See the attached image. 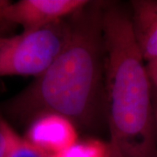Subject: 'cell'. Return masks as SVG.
<instances>
[{"mask_svg": "<svg viewBox=\"0 0 157 157\" xmlns=\"http://www.w3.org/2000/svg\"><path fill=\"white\" fill-rule=\"evenodd\" d=\"M104 6L90 1L68 17L69 33L63 49L33 82L6 102L4 109L10 117L31 122L52 113L75 125L95 126L106 108Z\"/></svg>", "mask_w": 157, "mask_h": 157, "instance_id": "cell-1", "label": "cell"}, {"mask_svg": "<svg viewBox=\"0 0 157 157\" xmlns=\"http://www.w3.org/2000/svg\"><path fill=\"white\" fill-rule=\"evenodd\" d=\"M102 25L110 141L123 157H156L153 86L130 14L105 5Z\"/></svg>", "mask_w": 157, "mask_h": 157, "instance_id": "cell-2", "label": "cell"}, {"mask_svg": "<svg viewBox=\"0 0 157 157\" xmlns=\"http://www.w3.org/2000/svg\"><path fill=\"white\" fill-rule=\"evenodd\" d=\"M68 17L46 27L12 37H0V76L38 77L63 49Z\"/></svg>", "mask_w": 157, "mask_h": 157, "instance_id": "cell-3", "label": "cell"}, {"mask_svg": "<svg viewBox=\"0 0 157 157\" xmlns=\"http://www.w3.org/2000/svg\"><path fill=\"white\" fill-rule=\"evenodd\" d=\"M89 3L87 0L1 1L0 21L19 25L23 33H30L65 19Z\"/></svg>", "mask_w": 157, "mask_h": 157, "instance_id": "cell-4", "label": "cell"}, {"mask_svg": "<svg viewBox=\"0 0 157 157\" xmlns=\"http://www.w3.org/2000/svg\"><path fill=\"white\" fill-rule=\"evenodd\" d=\"M25 138L42 151L56 156L78 141L76 125L58 113H44L29 123Z\"/></svg>", "mask_w": 157, "mask_h": 157, "instance_id": "cell-5", "label": "cell"}, {"mask_svg": "<svg viewBox=\"0 0 157 157\" xmlns=\"http://www.w3.org/2000/svg\"><path fill=\"white\" fill-rule=\"evenodd\" d=\"M135 39L145 61L157 59V0L131 2Z\"/></svg>", "mask_w": 157, "mask_h": 157, "instance_id": "cell-6", "label": "cell"}, {"mask_svg": "<svg viewBox=\"0 0 157 157\" xmlns=\"http://www.w3.org/2000/svg\"><path fill=\"white\" fill-rule=\"evenodd\" d=\"M110 142L107 143L99 139L78 140L66 151L54 157H111Z\"/></svg>", "mask_w": 157, "mask_h": 157, "instance_id": "cell-7", "label": "cell"}, {"mask_svg": "<svg viewBox=\"0 0 157 157\" xmlns=\"http://www.w3.org/2000/svg\"><path fill=\"white\" fill-rule=\"evenodd\" d=\"M146 66L153 89L157 94V59L147 61Z\"/></svg>", "mask_w": 157, "mask_h": 157, "instance_id": "cell-8", "label": "cell"}, {"mask_svg": "<svg viewBox=\"0 0 157 157\" xmlns=\"http://www.w3.org/2000/svg\"><path fill=\"white\" fill-rule=\"evenodd\" d=\"M0 157H6V140L1 131H0Z\"/></svg>", "mask_w": 157, "mask_h": 157, "instance_id": "cell-9", "label": "cell"}, {"mask_svg": "<svg viewBox=\"0 0 157 157\" xmlns=\"http://www.w3.org/2000/svg\"><path fill=\"white\" fill-rule=\"evenodd\" d=\"M153 101H154V110L155 117V125H156V138H157V94L153 89ZM156 157H157V146H156Z\"/></svg>", "mask_w": 157, "mask_h": 157, "instance_id": "cell-10", "label": "cell"}, {"mask_svg": "<svg viewBox=\"0 0 157 157\" xmlns=\"http://www.w3.org/2000/svg\"><path fill=\"white\" fill-rule=\"evenodd\" d=\"M110 144H111V149H112V155H111V157H123L121 155V154L120 153V151L118 150V148L116 147V146L112 143L110 141Z\"/></svg>", "mask_w": 157, "mask_h": 157, "instance_id": "cell-11", "label": "cell"}, {"mask_svg": "<svg viewBox=\"0 0 157 157\" xmlns=\"http://www.w3.org/2000/svg\"><path fill=\"white\" fill-rule=\"evenodd\" d=\"M0 3H1V0H0Z\"/></svg>", "mask_w": 157, "mask_h": 157, "instance_id": "cell-12", "label": "cell"}, {"mask_svg": "<svg viewBox=\"0 0 157 157\" xmlns=\"http://www.w3.org/2000/svg\"><path fill=\"white\" fill-rule=\"evenodd\" d=\"M52 157H54V156H52Z\"/></svg>", "mask_w": 157, "mask_h": 157, "instance_id": "cell-13", "label": "cell"}]
</instances>
